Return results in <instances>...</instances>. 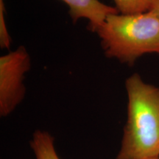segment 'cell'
I'll use <instances>...</instances> for the list:
<instances>
[{
	"label": "cell",
	"mask_w": 159,
	"mask_h": 159,
	"mask_svg": "<svg viewBox=\"0 0 159 159\" xmlns=\"http://www.w3.org/2000/svg\"><path fill=\"white\" fill-rule=\"evenodd\" d=\"M155 159H159V158H155Z\"/></svg>",
	"instance_id": "cell-9"
},
{
	"label": "cell",
	"mask_w": 159,
	"mask_h": 159,
	"mask_svg": "<svg viewBox=\"0 0 159 159\" xmlns=\"http://www.w3.org/2000/svg\"><path fill=\"white\" fill-rule=\"evenodd\" d=\"M69 7V14L73 23L80 19H87L89 21L88 29L97 30L111 13H119L116 7L108 6L99 0H61Z\"/></svg>",
	"instance_id": "cell-4"
},
{
	"label": "cell",
	"mask_w": 159,
	"mask_h": 159,
	"mask_svg": "<svg viewBox=\"0 0 159 159\" xmlns=\"http://www.w3.org/2000/svg\"><path fill=\"white\" fill-rule=\"evenodd\" d=\"M105 56L130 66L143 55H159V18L151 12L111 13L95 31Z\"/></svg>",
	"instance_id": "cell-2"
},
{
	"label": "cell",
	"mask_w": 159,
	"mask_h": 159,
	"mask_svg": "<svg viewBox=\"0 0 159 159\" xmlns=\"http://www.w3.org/2000/svg\"><path fill=\"white\" fill-rule=\"evenodd\" d=\"M30 66V57L23 46L0 57L1 116H8L25 98L26 88L24 78Z\"/></svg>",
	"instance_id": "cell-3"
},
{
	"label": "cell",
	"mask_w": 159,
	"mask_h": 159,
	"mask_svg": "<svg viewBox=\"0 0 159 159\" xmlns=\"http://www.w3.org/2000/svg\"><path fill=\"white\" fill-rule=\"evenodd\" d=\"M121 14L132 15L150 11L152 0H114Z\"/></svg>",
	"instance_id": "cell-6"
},
{
	"label": "cell",
	"mask_w": 159,
	"mask_h": 159,
	"mask_svg": "<svg viewBox=\"0 0 159 159\" xmlns=\"http://www.w3.org/2000/svg\"><path fill=\"white\" fill-rule=\"evenodd\" d=\"M149 12H151L159 18V0H152V6H151L150 11Z\"/></svg>",
	"instance_id": "cell-8"
},
{
	"label": "cell",
	"mask_w": 159,
	"mask_h": 159,
	"mask_svg": "<svg viewBox=\"0 0 159 159\" xmlns=\"http://www.w3.org/2000/svg\"><path fill=\"white\" fill-rule=\"evenodd\" d=\"M30 146L36 159H60L55 150L54 138L46 131H35Z\"/></svg>",
	"instance_id": "cell-5"
},
{
	"label": "cell",
	"mask_w": 159,
	"mask_h": 159,
	"mask_svg": "<svg viewBox=\"0 0 159 159\" xmlns=\"http://www.w3.org/2000/svg\"><path fill=\"white\" fill-rule=\"evenodd\" d=\"M125 88L128 116L116 159L159 158V87L134 74Z\"/></svg>",
	"instance_id": "cell-1"
},
{
	"label": "cell",
	"mask_w": 159,
	"mask_h": 159,
	"mask_svg": "<svg viewBox=\"0 0 159 159\" xmlns=\"http://www.w3.org/2000/svg\"><path fill=\"white\" fill-rule=\"evenodd\" d=\"M11 42V38L5 24V4L3 0H0V46L2 48L8 49Z\"/></svg>",
	"instance_id": "cell-7"
}]
</instances>
